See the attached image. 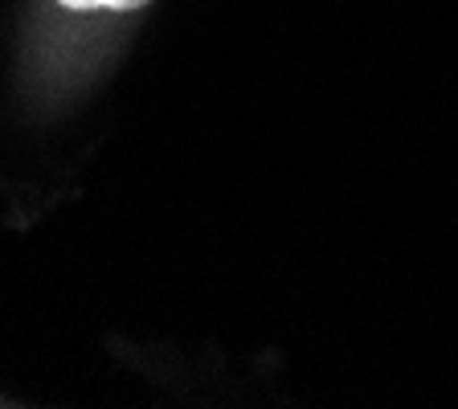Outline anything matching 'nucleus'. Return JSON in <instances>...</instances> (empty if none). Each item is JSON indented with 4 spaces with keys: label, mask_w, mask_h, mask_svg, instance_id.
I'll return each instance as SVG.
<instances>
[{
    "label": "nucleus",
    "mask_w": 458,
    "mask_h": 409,
    "mask_svg": "<svg viewBox=\"0 0 458 409\" xmlns=\"http://www.w3.org/2000/svg\"><path fill=\"white\" fill-rule=\"evenodd\" d=\"M62 9H74V13H90V9H106V13H135L143 9L148 0H57Z\"/></svg>",
    "instance_id": "1"
}]
</instances>
